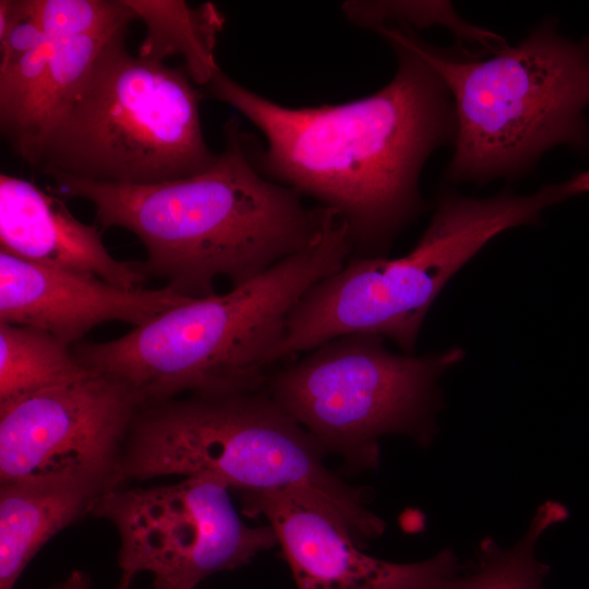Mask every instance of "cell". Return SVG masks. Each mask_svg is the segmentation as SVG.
Wrapping results in <instances>:
<instances>
[{"instance_id":"15","label":"cell","mask_w":589,"mask_h":589,"mask_svg":"<svg viewBox=\"0 0 589 589\" xmlns=\"http://www.w3.org/2000/svg\"><path fill=\"white\" fill-rule=\"evenodd\" d=\"M146 26L137 56L164 62L179 55L194 84L207 85L220 70L216 60L223 13L212 2L196 8L182 0H123Z\"/></svg>"},{"instance_id":"18","label":"cell","mask_w":589,"mask_h":589,"mask_svg":"<svg viewBox=\"0 0 589 589\" xmlns=\"http://www.w3.org/2000/svg\"><path fill=\"white\" fill-rule=\"evenodd\" d=\"M566 517L562 504L546 501L515 544L502 548L490 538L482 540L477 567L467 576L457 575L449 589H544L550 567L537 558L536 546L546 530Z\"/></svg>"},{"instance_id":"21","label":"cell","mask_w":589,"mask_h":589,"mask_svg":"<svg viewBox=\"0 0 589 589\" xmlns=\"http://www.w3.org/2000/svg\"><path fill=\"white\" fill-rule=\"evenodd\" d=\"M56 41L39 46L0 68V130L5 139L17 125L37 93L53 53Z\"/></svg>"},{"instance_id":"1","label":"cell","mask_w":589,"mask_h":589,"mask_svg":"<svg viewBox=\"0 0 589 589\" xmlns=\"http://www.w3.org/2000/svg\"><path fill=\"white\" fill-rule=\"evenodd\" d=\"M378 33L397 58L392 81L339 105L290 108L241 85L223 71L201 89L251 121L260 172L335 211L349 229L351 256H386L402 229L425 211L422 168L440 146L454 144L457 123L448 87L406 25Z\"/></svg>"},{"instance_id":"8","label":"cell","mask_w":589,"mask_h":589,"mask_svg":"<svg viewBox=\"0 0 589 589\" xmlns=\"http://www.w3.org/2000/svg\"><path fill=\"white\" fill-rule=\"evenodd\" d=\"M384 341L364 333L335 337L299 360L273 366L264 386L325 453L357 470L378 467L382 436L431 444L442 406L438 378L465 356L460 348L398 354Z\"/></svg>"},{"instance_id":"10","label":"cell","mask_w":589,"mask_h":589,"mask_svg":"<svg viewBox=\"0 0 589 589\" xmlns=\"http://www.w3.org/2000/svg\"><path fill=\"white\" fill-rule=\"evenodd\" d=\"M137 409L123 384L94 370L0 404V482L91 480L120 485Z\"/></svg>"},{"instance_id":"3","label":"cell","mask_w":589,"mask_h":589,"mask_svg":"<svg viewBox=\"0 0 589 589\" xmlns=\"http://www.w3.org/2000/svg\"><path fill=\"white\" fill-rule=\"evenodd\" d=\"M352 252L349 229L334 214L311 247L259 277L192 299L119 338L80 341L72 351L85 368L123 384L139 408L183 395L261 389L291 309Z\"/></svg>"},{"instance_id":"22","label":"cell","mask_w":589,"mask_h":589,"mask_svg":"<svg viewBox=\"0 0 589 589\" xmlns=\"http://www.w3.org/2000/svg\"><path fill=\"white\" fill-rule=\"evenodd\" d=\"M48 37L33 13L0 39V68L29 52Z\"/></svg>"},{"instance_id":"16","label":"cell","mask_w":589,"mask_h":589,"mask_svg":"<svg viewBox=\"0 0 589 589\" xmlns=\"http://www.w3.org/2000/svg\"><path fill=\"white\" fill-rule=\"evenodd\" d=\"M111 36L55 40V50L37 93L17 125L5 137L12 152L25 163L82 87Z\"/></svg>"},{"instance_id":"19","label":"cell","mask_w":589,"mask_h":589,"mask_svg":"<svg viewBox=\"0 0 589 589\" xmlns=\"http://www.w3.org/2000/svg\"><path fill=\"white\" fill-rule=\"evenodd\" d=\"M341 11L352 24L374 32L390 25L414 31L440 25L452 31L459 45L489 55L508 47L497 34L462 20L448 1H346Z\"/></svg>"},{"instance_id":"4","label":"cell","mask_w":589,"mask_h":589,"mask_svg":"<svg viewBox=\"0 0 589 589\" xmlns=\"http://www.w3.org/2000/svg\"><path fill=\"white\" fill-rule=\"evenodd\" d=\"M324 450L267 390L188 395L141 407L132 421L121 476L207 474L239 495L292 491L316 502L359 545L385 522L324 464Z\"/></svg>"},{"instance_id":"14","label":"cell","mask_w":589,"mask_h":589,"mask_svg":"<svg viewBox=\"0 0 589 589\" xmlns=\"http://www.w3.org/2000/svg\"><path fill=\"white\" fill-rule=\"evenodd\" d=\"M91 480L11 482L0 485V589H14L35 554L55 534L92 513L117 488Z\"/></svg>"},{"instance_id":"24","label":"cell","mask_w":589,"mask_h":589,"mask_svg":"<svg viewBox=\"0 0 589 589\" xmlns=\"http://www.w3.org/2000/svg\"><path fill=\"white\" fill-rule=\"evenodd\" d=\"M132 578V576L122 574L116 589H131ZM52 589H91V582L83 572L75 570L62 584Z\"/></svg>"},{"instance_id":"12","label":"cell","mask_w":589,"mask_h":589,"mask_svg":"<svg viewBox=\"0 0 589 589\" xmlns=\"http://www.w3.org/2000/svg\"><path fill=\"white\" fill-rule=\"evenodd\" d=\"M192 299L169 286L123 289L0 251V322L45 330L71 347L99 324L141 326Z\"/></svg>"},{"instance_id":"2","label":"cell","mask_w":589,"mask_h":589,"mask_svg":"<svg viewBox=\"0 0 589 589\" xmlns=\"http://www.w3.org/2000/svg\"><path fill=\"white\" fill-rule=\"evenodd\" d=\"M223 130V151L196 176L135 185L55 175L49 190L91 202L101 230L135 235L146 249L142 272L181 296L216 293L220 277L243 285L311 247L336 212L309 207L299 192L263 176L236 117Z\"/></svg>"},{"instance_id":"7","label":"cell","mask_w":589,"mask_h":589,"mask_svg":"<svg viewBox=\"0 0 589 589\" xmlns=\"http://www.w3.org/2000/svg\"><path fill=\"white\" fill-rule=\"evenodd\" d=\"M566 200L561 183L530 195L510 190L486 199L442 194L407 255L350 256L305 291L287 317L272 365L352 333L390 339L413 354L429 309L447 281L491 239L513 227L538 224L546 207Z\"/></svg>"},{"instance_id":"23","label":"cell","mask_w":589,"mask_h":589,"mask_svg":"<svg viewBox=\"0 0 589 589\" xmlns=\"http://www.w3.org/2000/svg\"><path fill=\"white\" fill-rule=\"evenodd\" d=\"M33 13V0H0V39Z\"/></svg>"},{"instance_id":"13","label":"cell","mask_w":589,"mask_h":589,"mask_svg":"<svg viewBox=\"0 0 589 589\" xmlns=\"http://www.w3.org/2000/svg\"><path fill=\"white\" fill-rule=\"evenodd\" d=\"M0 251L20 259L96 275L129 290L147 281L140 261H118L98 226L79 220L62 197L34 182L0 175Z\"/></svg>"},{"instance_id":"11","label":"cell","mask_w":589,"mask_h":589,"mask_svg":"<svg viewBox=\"0 0 589 589\" xmlns=\"http://www.w3.org/2000/svg\"><path fill=\"white\" fill-rule=\"evenodd\" d=\"M242 512L275 532L297 589H449L459 570L449 550L417 563L364 553L350 532L313 500L292 491L239 495Z\"/></svg>"},{"instance_id":"17","label":"cell","mask_w":589,"mask_h":589,"mask_svg":"<svg viewBox=\"0 0 589 589\" xmlns=\"http://www.w3.org/2000/svg\"><path fill=\"white\" fill-rule=\"evenodd\" d=\"M93 370L51 334L0 322V404L69 383Z\"/></svg>"},{"instance_id":"9","label":"cell","mask_w":589,"mask_h":589,"mask_svg":"<svg viewBox=\"0 0 589 589\" xmlns=\"http://www.w3.org/2000/svg\"><path fill=\"white\" fill-rule=\"evenodd\" d=\"M230 491L207 474L149 488L117 486L92 514L116 526L122 574L148 572L154 584L195 589L211 575L241 567L277 544L271 526L242 521Z\"/></svg>"},{"instance_id":"25","label":"cell","mask_w":589,"mask_h":589,"mask_svg":"<svg viewBox=\"0 0 589 589\" xmlns=\"http://www.w3.org/2000/svg\"><path fill=\"white\" fill-rule=\"evenodd\" d=\"M154 588H155V589H171V588H169V587H166V586H164V585H158V584H154Z\"/></svg>"},{"instance_id":"20","label":"cell","mask_w":589,"mask_h":589,"mask_svg":"<svg viewBox=\"0 0 589 589\" xmlns=\"http://www.w3.org/2000/svg\"><path fill=\"white\" fill-rule=\"evenodd\" d=\"M33 15L53 40L111 36L136 19L123 0H33Z\"/></svg>"},{"instance_id":"6","label":"cell","mask_w":589,"mask_h":589,"mask_svg":"<svg viewBox=\"0 0 589 589\" xmlns=\"http://www.w3.org/2000/svg\"><path fill=\"white\" fill-rule=\"evenodd\" d=\"M125 26L104 45L64 111L27 164L46 177L116 184H157L211 168L204 97L183 65L132 55Z\"/></svg>"},{"instance_id":"5","label":"cell","mask_w":589,"mask_h":589,"mask_svg":"<svg viewBox=\"0 0 589 589\" xmlns=\"http://www.w3.org/2000/svg\"><path fill=\"white\" fill-rule=\"evenodd\" d=\"M419 46L455 108L445 182L519 178L560 145L589 152V37H565L546 20L516 47L486 59L461 45L440 49L419 38Z\"/></svg>"}]
</instances>
